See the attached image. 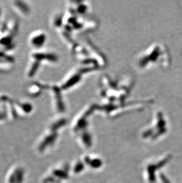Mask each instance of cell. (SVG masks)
I'll use <instances>...</instances> for the list:
<instances>
[{"mask_svg":"<svg viewBox=\"0 0 182 183\" xmlns=\"http://www.w3.org/2000/svg\"><path fill=\"white\" fill-rule=\"evenodd\" d=\"M46 39V35L41 31H37L31 33L29 37L30 44L34 48H40L45 43Z\"/></svg>","mask_w":182,"mask_h":183,"instance_id":"obj_1","label":"cell"},{"mask_svg":"<svg viewBox=\"0 0 182 183\" xmlns=\"http://www.w3.org/2000/svg\"><path fill=\"white\" fill-rule=\"evenodd\" d=\"M43 85H40L39 83H34L29 87L28 90V94L31 96L33 97L39 95L43 90Z\"/></svg>","mask_w":182,"mask_h":183,"instance_id":"obj_2","label":"cell"},{"mask_svg":"<svg viewBox=\"0 0 182 183\" xmlns=\"http://www.w3.org/2000/svg\"><path fill=\"white\" fill-rule=\"evenodd\" d=\"M14 6L15 8H17V9H19L18 10L19 11L24 14V15L28 14L30 11L27 5V4H24L23 2H15Z\"/></svg>","mask_w":182,"mask_h":183,"instance_id":"obj_3","label":"cell"}]
</instances>
